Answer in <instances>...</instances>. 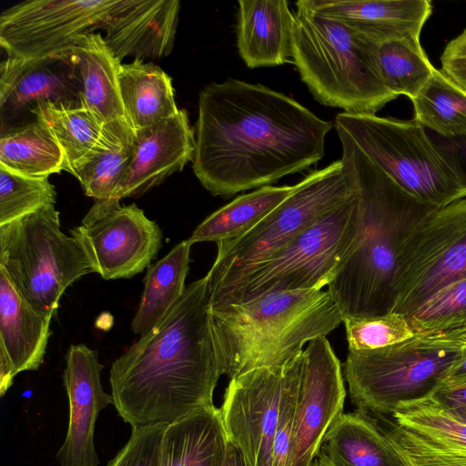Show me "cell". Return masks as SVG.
I'll return each mask as SVG.
<instances>
[{
    "label": "cell",
    "mask_w": 466,
    "mask_h": 466,
    "mask_svg": "<svg viewBox=\"0 0 466 466\" xmlns=\"http://www.w3.org/2000/svg\"><path fill=\"white\" fill-rule=\"evenodd\" d=\"M332 127L261 84L211 82L198 96L193 171L213 196L268 186L318 163Z\"/></svg>",
    "instance_id": "1"
},
{
    "label": "cell",
    "mask_w": 466,
    "mask_h": 466,
    "mask_svg": "<svg viewBox=\"0 0 466 466\" xmlns=\"http://www.w3.org/2000/svg\"><path fill=\"white\" fill-rule=\"evenodd\" d=\"M207 276L110 369L113 404L131 427L170 424L213 404L221 376Z\"/></svg>",
    "instance_id": "2"
},
{
    "label": "cell",
    "mask_w": 466,
    "mask_h": 466,
    "mask_svg": "<svg viewBox=\"0 0 466 466\" xmlns=\"http://www.w3.org/2000/svg\"><path fill=\"white\" fill-rule=\"evenodd\" d=\"M341 162L358 208V234L328 285L342 320L392 312L398 258L412 228L436 207L404 191L343 130Z\"/></svg>",
    "instance_id": "3"
},
{
    "label": "cell",
    "mask_w": 466,
    "mask_h": 466,
    "mask_svg": "<svg viewBox=\"0 0 466 466\" xmlns=\"http://www.w3.org/2000/svg\"><path fill=\"white\" fill-rule=\"evenodd\" d=\"M210 313L221 374L230 380L285 363L343 322L328 289H318L270 293Z\"/></svg>",
    "instance_id": "4"
},
{
    "label": "cell",
    "mask_w": 466,
    "mask_h": 466,
    "mask_svg": "<svg viewBox=\"0 0 466 466\" xmlns=\"http://www.w3.org/2000/svg\"><path fill=\"white\" fill-rule=\"evenodd\" d=\"M294 14L292 62L321 105L354 115H376L397 96L379 66L380 44L299 1Z\"/></svg>",
    "instance_id": "5"
},
{
    "label": "cell",
    "mask_w": 466,
    "mask_h": 466,
    "mask_svg": "<svg viewBox=\"0 0 466 466\" xmlns=\"http://www.w3.org/2000/svg\"><path fill=\"white\" fill-rule=\"evenodd\" d=\"M358 208L350 197L275 254L243 275L209 289L210 308L249 301L275 292L322 289L351 251Z\"/></svg>",
    "instance_id": "6"
},
{
    "label": "cell",
    "mask_w": 466,
    "mask_h": 466,
    "mask_svg": "<svg viewBox=\"0 0 466 466\" xmlns=\"http://www.w3.org/2000/svg\"><path fill=\"white\" fill-rule=\"evenodd\" d=\"M462 344L440 336L413 337L374 350H349L344 364L351 402L388 415L430 397L460 359Z\"/></svg>",
    "instance_id": "7"
},
{
    "label": "cell",
    "mask_w": 466,
    "mask_h": 466,
    "mask_svg": "<svg viewBox=\"0 0 466 466\" xmlns=\"http://www.w3.org/2000/svg\"><path fill=\"white\" fill-rule=\"evenodd\" d=\"M0 272L32 309L54 317L65 290L94 269L48 205L0 226Z\"/></svg>",
    "instance_id": "8"
},
{
    "label": "cell",
    "mask_w": 466,
    "mask_h": 466,
    "mask_svg": "<svg viewBox=\"0 0 466 466\" xmlns=\"http://www.w3.org/2000/svg\"><path fill=\"white\" fill-rule=\"evenodd\" d=\"M335 127L345 131L372 162L418 200L439 208L466 197L427 129L414 118L342 112L336 116Z\"/></svg>",
    "instance_id": "9"
},
{
    "label": "cell",
    "mask_w": 466,
    "mask_h": 466,
    "mask_svg": "<svg viewBox=\"0 0 466 466\" xmlns=\"http://www.w3.org/2000/svg\"><path fill=\"white\" fill-rule=\"evenodd\" d=\"M350 197L340 159L309 173L253 228L217 244L216 259L206 275L209 289L237 279L267 259Z\"/></svg>",
    "instance_id": "10"
},
{
    "label": "cell",
    "mask_w": 466,
    "mask_h": 466,
    "mask_svg": "<svg viewBox=\"0 0 466 466\" xmlns=\"http://www.w3.org/2000/svg\"><path fill=\"white\" fill-rule=\"evenodd\" d=\"M466 276V197L434 208L399 253L391 313L409 316L434 293Z\"/></svg>",
    "instance_id": "11"
},
{
    "label": "cell",
    "mask_w": 466,
    "mask_h": 466,
    "mask_svg": "<svg viewBox=\"0 0 466 466\" xmlns=\"http://www.w3.org/2000/svg\"><path fill=\"white\" fill-rule=\"evenodd\" d=\"M118 0H26L0 15V45L7 56H62L76 41L102 29Z\"/></svg>",
    "instance_id": "12"
},
{
    "label": "cell",
    "mask_w": 466,
    "mask_h": 466,
    "mask_svg": "<svg viewBox=\"0 0 466 466\" xmlns=\"http://www.w3.org/2000/svg\"><path fill=\"white\" fill-rule=\"evenodd\" d=\"M95 273L106 280L131 279L150 266L162 244V231L135 203L95 200L82 224L70 230Z\"/></svg>",
    "instance_id": "13"
},
{
    "label": "cell",
    "mask_w": 466,
    "mask_h": 466,
    "mask_svg": "<svg viewBox=\"0 0 466 466\" xmlns=\"http://www.w3.org/2000/svg\"><path fill=\"white\" fill-rule=\"evenodd\" d=\"M289 360L242 373L231 379L226 389L219 409L226 433L249 466H272L273 441Z\"/></svg>",
    "instance_id": "14"
},
{
    "label": "cell",
    "mask_w": 466,
    "mask_h": 466,
    "mask_svg": "<svg viewBox=\"0 0 466 466\" xmlns=\"http://www.w3.org/2000/svg\"><path fill=\"white\" fill-rule=\"evenodd\" d=\"M367 414L409 466H466V423L431 396L388 415Z\"/></svg>",
    "instance_id": "15"
},
{
    "label": "cell",
    "mask_w": 466,
    "mask_h": 466,
    "mask_svg": "<svg viewBox=\"0 0 466 466\" xmlns=\"http://www.w3.org/2000/svg\"><path fill=\"white\" fill-rule=\"evenodd\" d=\"M341 365L326 337L308 343L295 419L291 466H310L324 437L343 413Z\"/></svg>",
    "instance_id": "16"
},
{
    "label": "cell",
    "mask_w": 466,
    "mask_h": 466,
    "mask_svg": "<svg viewBox=\"0 0 466 466\" xmlns=\"http://www.w3.org/2000/svg\"><path fill=\"white\" fill-rule=\"evenodd\" d=\"M82 82L66 56L41 58L7 56L0 65L1 133L24 125L38 103L80 102ZM32 116V115H31Z\"/></svg>",
    "instance_id": "17"
},
{
    "label": "cell",
    "mask_w": 466,
    "mask_h": 466,
    "mask_svg": "<svg viewBox=\"0 0 466 466\" xmlns=\"http://www.w3.org/2000/svg\"><path fill=\"white\" fill-rule=\"evenodd\" d=\"M103 365L98 354L80 343L71 345L66 355L64 386L69 402L66 439L56 458L60 466H98L94 431L99 412L113 404L112 395L102 386Z\"/></svg>",
    "instance_id": "18"
},
{
    "label": "cell",
    "mask_w": 466,
    "mask_h": 466,
    "mask_svg": "<svg viewBox=\"0 0 466 466\" xmlns=\"http://www.w3.org/2000/svg\"><path fill=\"white\" fill-rule=\"evenodd\" d=\"M195 152V132L185 110L152 126L135 130L132 159L113 196L137 197L181 171Z\"/></svg>",
    "instance_id": "19"
},
{
    "label": "cell",
    "mask_w": 466,
    "mask_h": 466,
    "mask_svg": "<svg viewBox=\"0 0 466 466\" xmlns=\"http://www.w3.org/2000/svg\"><path fill=\"white\" fill-rule=\"evenodd\" d=\"M179 10L178 0H118L101 29L104 40L120 62L163 58L173 49Z\"/></svg>",
    "instance_id": "20"
},
{
    "label": "cell",
    "mask_w": 466,
    "mask_h": 466,
    "mask_svg": "<svg viewBox=\"0 0 466 466\" xmlns=\"http://www.w3.org/2000/svg\"><path fill=\"white\" fill-rule=\"evenodd\" d=\"M53 316L32 309L0 272V394L21 371L36 370L52 332Z\"/></svg>",
    "instance_id": "21"
},
{
    "label": "cell",
    "mask_w": 466,
    "mask_h": 466,
    "mask_svg": "<svg viewBox=\"0 0 466 466\" xmlns=\"http://www.w3.org/2000/svg\"><path fill=\"white\" fill-rule=\"evenodd\" d=\"M304 6L337 19L381 44L400 38L420 39L431 15L429 0H299Z\"/></svg>",
    "instance_id": "22"
},
{
    "label": "cell",
    "mask_w": 466,
    "mask_h": 466,
    "mask_svg": "<svg viewBox=\"0 0 466 466\" xmlns=\"http://www.w3.org/2000/svg\"><path fill=\"white\" fill-rule=\"evenodd\" d=\"M294 14L286 0L238 1L237 46L249 68L292 62Z\"/></svg>",
    "instance_id": "23"
},
{
    "label": "cell",
    "mask_w": 466,
    "mask_h": 466,
    "mask_svg": "<svg viewBox=\"0 0 466 466\" xmlns=\"http://www.w3.org/2000/svg\"><path fill=\"white\" fill-rule=\"evenodd\" d=\"M325 466H409L367 413H342L329 429L316 458Z\"/></svg>",
    "instance_id": "24"
},
{
    "label": "cell",
    "mask_w": 466,
    "mask_h": 466,
    "mask_svg": "<svg viewBox=\"0 0 466 466\" xmlns=\"http://www.w3.org/2000/svg\"><path fill=\"white\" fill-rule=\"evenodd\" d=\"M228 441L220 410L202 408L167 426L158 466H223Z\"/></svg>",
    "instance_id": "25"
},
{
    "label": "cell",
    "mask_w": 466,
    "mask_h": 466,
    "mask_svg": "<svg viewBox=\"0 0 466 466\" xmlns=\"http://www.w3.org/2000/svg\"><path fill=\"white\" fill-rule=\"evenodd\" d=\"M63 55L75 65L83 86V100L104 122L125 117L118 61L99 32L79 37Z\"/></svg>",
    "instance_id": "26"
},
{
    "label": "cell",
    "mask_w": 466,
    "mask_h": 466,
    "mask_svg": "<svg viewBox=\"0 0 466 466\" xmlns=\"http://www.w3.org/2000/svg\"><path fill=\"white\" fill-rule=\"evenodd\" d=\"M118 83L124 116L134 130L179 112L171 77L153 63L134 59L121 64Z\"/></svg>",
    "instance_id": "27"
},
{
    "label": "cell",
    "mask_w": 466,
    "mask_h": 466,
    "mask_svg": "<svg viewBox=\"0 0 466 466\" xmlns=\"http://www.w3.org/2000/svg\"><path fill=\"white\" fill-rule=\"evenodd\" d=\"M31 115L50 131L65 157V170L76 175L99 143L105 123L84 102L37 104Z\"/></svg>",
    "instance_id": "28"
},
{
    "label": "cell",
    "mask_w": 466,
    "mask_h": 466,
    "mask_svg": "<svg viewBox=\"0 0 466 466\" xmlns=\"http://www.w3.org/2000/svg\"><path fill=\"white\" fill-rule=\"evenodd\" d=\"M192 245L189 239L183 240L148 267L144 290L131 324L135 334L143 336L149 332L184 294Z\"/></svg>",
    "instance_id": "29"
},
{
    "label": "cell",
    "mask_w": 466,
    "mask_h": 466,
    "mask_svg": "<svg viewBox=\"0 0 466 466\" xmlns=\"http://www.w3.org/2000/svg\"><path fill=\"white\" fill-rule=\"evenodd\" d=\"M135 130L125 117L105 123L98 145L75 177L95 200L110 198L134 153Z\"/></svg>",
    "instance_id": "30"
},
{
    "label": "cell",
    "mask_w": 466,
    "mask_h": 466,
    "mask_svg": "<svg viewBox=\"0 0 466 466\" xmlns=\"http://www.w3.org/2000/svg\"><path fill=\"white\" fill-rule=\"evenodd\" d=\"M295 186H265L241 195L207 217L188 238L194 244H217L236 238L253 228L295 190Z\"/></svg>",
    "instance_id": "31"
},
{
    "label": "cell",
    "mask_w": 466,
    "mask_h": 466,
    "mask_svg": "<svg viewBox=\"0 0 466 466\" xmlns=\"http://www.w3.org/2000/svg\"><path fill=\"white\" fill-rule=\"evenodd\" d=\"M0 167L28 177H48L65 170V157L47 127L35 119L1 133Z\"/></svg>",
    "instance_id": "32"
},
{
    "label": "cell",
    "mask_w": 466,
    "mask_h": 466,
    "mask_svg": "<svg viewBox=\"0 0 466 466\" xmlns=\"http://www.w3.org/2000/svg\"><path fill=\"white\" fill-rule=\"evenodd\" d=\"M414 119L427 130L444 137H466V92L441 70L411 100Z\"/></svg>",
    "instance_id": "33"
},
{
    "label": "cell",
    "mask_w": 466,
    "mask_h": 466,
    "mask_svg": "<svg viewBox=\"0 0 466 466\" xmlns=\"http://www.w3.org/2000/svg\"><path fill=\"white\" fill-rule=\"evenodd\" d=\"M378 60L383 81L397 97L413 100L436 69L426 56L420 39L400 38L379 46Z\"/></svg>",
    "instance_id": "34"
},
{
    "label": "cell",
    "mask_w": 466,
    "mask_h": 466,
    "mask_svg": "<svg viewBox=\"0 0 466 466\" xmlns=\"http://www.w3.org/2000/svg\"><path fill=\"white\" fill-rule=\"evenodd\" d=\"M415 335L437 334L466 322V276L443 287L406 317Z\"/></svg>",
    "instance_id": "35"
},
{
    "label": "cell",
    "mask_w": 466,
    "mask_h": 466,
    "mask_svg": "<svg viewBox=\"0 0 466 466\" xmlns=\"http://www.w3.org/2000/svg\"><path fill=\"white\" fill-rule=\"evenodd\" d=\"M56 201V191L48 177H28L0 167V226Z\"/></svg>",
    "instance_id": "36"
},
{
    "label": "cell",
    "mask_w": 466,
    "mask_h": 466,
    "mask_svg": "<svg viewBox=\"0 0 466 466\" xmlns=\"http://www.w3.org/2000/svg\"><path fill=\"white\" fill-rule=\"evenodd\" d=\"M342 323L349 350L383 348L415 335L406 317L396 313L369 319H347Z\"/></svg>",
    "instance_id": "37"
},
{
    "label": "cell",
    "mask_w": 466,
    "mask_h": 466,
    "mask_svg": "<svg viewBox=\"0 0 466 466\" xmlns=\"http://www.w3.org/2000/svg\"><path fill=\"white\" fill-rule=\"evenodd\" d=\"M303 364L304 350L289 360L273 441L272 466H291L292 463L295 419Z\"/></svg>",
    "instance_id": "38"
},
{
    "label": "cell",
    "mask_w": 466,
    "mask_h": 466,
    "mask_svg": "<svg viewBox=\"0 0 466 466\" xmlns=\"http://www.w3.org/2000/svg\"><path fill=\"white\" fill-rule=\"evenodd\" d=\"M167 425L133 427L128 441L106 466H158L161 440Z\"/></svg>",
    "instance_id": "39"
},
{
    "label": "cell",
    "mask_w": 466,
    "mask_h": 466,
    "mask_svg": "<svg viewBox=\"0 0 466 466\" xmlns=\"http://www.w3.org/2000/svg\"><path fill=\"white\" fill-rule=\"evenodd\" d=\"M441 65V71L466 92V29L447 44Z\"/></svg>",
    "instance_id": "40"
},
{
    "label": "cell",
    "mask_w": 466,
    "mask_h": 466,
    "mask_svg": "<svg viewBox=\"0 0 466 466\" xmlns=\"http://www.w3.org/2000/svg\"><path fill=\"white\" fill-rule=\"evenodd\" d=\"M428 134L466 193V137H444L429 130Z\"/></svg>",
    "instance_id": "41"
},
{
    "label": "cell",
    "mask_w": 466,
    "mask_h": 466,
    "mask_svg": "<svg viewBox=\"0 0 466 466\" xmlns=\"http://www.w3.org/2000/svg\"><path fill=\"white\" fill-rule=\"evenodd\" d=\"M431 396L448 410L465 407L466 379L444 380Z\"/></svg>",
    "instance_id": "42"
},
{
    "label": "cell",
    "mask_w": 466,
    "mask_h": 466,
    "mask_svg": "<svg viewBox=\"0 0 466 466\" xmlns=\"http://www.w3.org/2000/svg\"><path fill=\"white\" fill-rule=\"evenodd\" d=\"M223 466H249L240 449L229 440Z\"/></svg>",
    "instance_id": "43"
},
{
    "label": "cell",
    "mask_w": 466,
    "mask_h": 466,
    "mask_svg": "<svg viewBox=\"0 0 466 466\" xmlns=\"http://www.w3.org/2000/svg\"><path fill=\"white\" fill-rule=\"evenodd\" d=\"M448 410V409H447ZM456 419L466 423V406L448 410Z\"/></svg>",
    "instance_id": "44"
},
{
    "label": "cell",
    "mask_w": 466,
    "mask_h": 466,
    "mask_svg": "<svg viewBox=\"0 0 466 466\" xmlns=\"http://www.w3.org/2000/svg\"><path fill=\"white\" fill-rule=\"evenodd\" d=\"M310 466H325L324 464L320 463L319 461L315 459V461L311 463Z\"/></svg>",
    "instance_id": "45"
},
{
    "label": "cell",
    "mask_w": 466,
    "mask_h": 466,
    "mask_svg": "<svg viewBox=\"0 0 466 466\" xmlns=\"http://www.w3.org/2000/svg\"><path fill=\"white\" fill-rule=\"evenodd\" d=\"M462 333H466V327L464 329L457 331L455 335H459V334H462Z\"/></svg>",
    "instance_id": "46"
}]
</instances>
